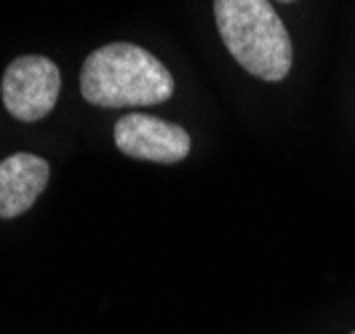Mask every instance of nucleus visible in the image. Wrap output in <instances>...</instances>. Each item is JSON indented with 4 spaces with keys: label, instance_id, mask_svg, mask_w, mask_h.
<instances>
[{
    "label": "nucleus",
    "instance_id": "f257e3e1",
    "mask_svg": "<svg viewBox=\"0 0 355 334\" xmlns=\"http://www.w3.org/2000/svg\"><path fill=\"white\" fill-rule=\"evenodd\" d=\"M80 94L96 107H150L174 94V78L142 46L107 43L86 56Z\"/></svg>",
    "mask_w": 355,
    "mask_h": 334
},
{
    "label": "nucleus",
    "instance_id": "f03ea898",
    "mask_svg": "<svg viewBox=\"0 0 355 334\" xmlns=\"http://www.w3.org/2000/svg\"><path fill=\"white\" fill-rule=\"evenodd\" d=\"M219 35L230 56L259 81H284L291 70V37L270 0H214Z\"/></svg>",
    "mask_w": 355,
    "mask_h": 334
},
{
    "label": "nucleus",
    "instance_id": "7ed1b4c3",
    "mask_svg": "<svg viewBox=\"0 0 355 334\" xmlns=\"http://www.w3.org/2000/svg\"><path fill=\"white\" fill-rule=\"evenodd\" d=\"M62 88L59 67L46 56H19L3 72V105L24 124L43 121Z\"/></svg>",
    "mask_w": 355,
    "mask_h": 334
},
{
    "label": "nucleus",
    "instance_id": "20e7f679",
    "mask_svg": "<svg viewBox=\"0 0 355 334\" xmlns=\"http://www.w3.org/2000/svg\"><path fill=\"white\" fill-rule=\"evenodd\" d=\"M115 144L128 158L177 163L190 153V134L177 124L134 112L115 124Z\"/></svg>",
    "mask_w": 355,
    "mask_h": 334
},
{
    "label": "nucleus",
    "instance_id": "39448f33",
    "mask_svg": "<svg viewBox=\"0 0 355 334\" xmlns=\"http://www.w3.org/2000/svg\"><path fill=\"white\" fill-rule=\"evenodd\" d=\"M49 163L33 153H17L0 160V219H11L33 209L49 185Z\"/></svg>",
    "mask_w": 355,
    "mask_h": 334
},
{
    "label": "nucleus",
    "instance_id": "423d86ee",
    "mask_svg": "<svg viewBox=\"0 0 355 334\" xmlns=\"http://www.w3.org/2000/svg\"><path fill=\"white\" fill-rule=\"evenodd\" d=\"M281 3H291V0H281Z\"/></svg>",
    "mask_w": 355,
    "mask_h": 334
},
{
    "label": "nucleus",
    "instance_id": "0eeeda50",
    "mask_svg": "<svg viewBox=\"0 0 355 334\" xmlns=\"http://www.w3.org/2000/svg\"><path fill=\"white\" fill-rule=\"evenodd\" d=\"M350 334H355V332H350Z\"/></svg>",
    "mask_w": 355,
    "mask_h": 334
}]
</instances>
